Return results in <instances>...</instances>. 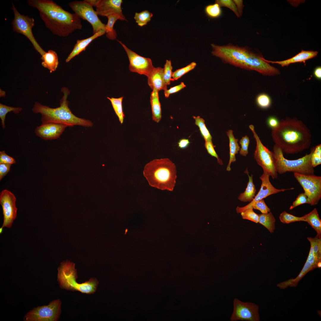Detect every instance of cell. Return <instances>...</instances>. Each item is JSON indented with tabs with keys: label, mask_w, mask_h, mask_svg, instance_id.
Returning a JSON list of instances; mask_svg holds the SVG:
<instances>
[{
	"label": "cell",
	"mask_w": 321,
	"mask_h": 321,
	"mask_svg": "<svg viewBox=\"0 0 321 321\" xmlns=\"http://www.w3.org/2000/svg\"><path fill=\"white\" fill-rule=\"evenodd\" d=\"M212 54L223 62L237 67L256 71L264 75L280 74L279 70L271 66L259 51L247 46L240 47L231 43L224 45L212 44Z\"/></svg>",
	"instance_id": "obj_1"
},
{
	"label": "cell",
	"mask_w": 321,
	"mask_h": 321,
	"mask_svg": "<svg viewBox=\"0 0 321 321\" xmlns=\"http://www.w3.org/2000/svg\"><path fill=\"white\" fill-rule=\"evenodd\" d=\"M36 8L46 27L54 34L63 37L82 28L80 18L75 13L63 9L52 0H27Z\"/></svg>",
	"instance_id": "obj_2"
},
{
	"label": "cell",
	"mask_w": 321,
	"mask_h": 321,
	"mask_svg": "<svg viewBox=\"0 0 321 321\" xmlns=\"http://www.w3.org/2000/svg\"><path fill=\"white\" fill-rule=\"evenodd\" d=\"M271 136L275 144L287 154L301 152L309 148L311 143L309 130L296 118L281 120L272 129Z\"/></svg>",
	"instance_id": "obj_3"
},
{
	"label": "cell",
	"mask_w": 321,
	"mask_h": 321,
	"mask_svg": "<svg viewBox=\"0 0 321 321\" xmlns=\"http://www.w3.org/2000/svg\"><path fill=\"white\" fill-rule=\"evenodd\" d=\"M63 95L60 100V106L52 108L43 105L37 102L35 103L32 110L34 113H39L41 115L42 124L54 123L63 124L71 127L75 125L86 127H92L93 123L90 120L80 118L75 116L68 106L67 100L70 91L66 87L61 89Z\"/></svg>",
	"instance_id": "obj_4"
},
{
	"label": "cell",
	"mask_w": 321,
	"mask_h": 321,
	"mask_svg": "<svg viewBox=\"0 0 321 321\" xmlns=\"http://www.w3.org/2000/svg\"><path fill=\"white\" fill-rule=\"evenodd\" d=\"M143 175L152 187L172 191L177 178L176 167L168 158L154 159L147 163Z\"/></svg>",
	"instance_id": "obj_5"
},
{
	"label": "cell",
	"mask_w": 321,
	"mask_h": 321,
	"mask_svg": "<svg viewBox=\"0 0 321 321\" xmlns=\"http://www.w3.org/2000/svg\"><path fill=\"white\" fill-rule=\"evenodd\" d=\"M58 270L57 279L62 288L86 294H92L96 291L98 284L96 278H92L81 284L76 281L77 274L74 263L68 260L64 261L61 263Z\"/></svg>",
	"instance_id": "obj_6"
},
{
	"label": "cell",
	"mask_w": 321,
	"mask_h": 321,
	"mask_svg": "<svg viewBox=\"0 0 321 321\" xmlns=\"http://www.w3.org/2000/svg\"><path fill=\"white\" fill-rule=\"evenodd\" d=\"M314 147L311 148L309 154L297 159L289 160L284 157L281 149L274 144L273 152L276 160V169L278 173L282 174L287 172H291L305 175H314V168L311 161Z\"/></svg>",
	"instance_id": "obj_7"
},
{
	"label": "cell",
	"mask_w": 321,
	"mask_h": 321,
	"mask_svg": "<svg viewBox=\"0 0 321 321\" xmlns=\"http://www.w3.org/2000/svg\"><path fill=\"white\" fill-rule=\"evenodd\" d=\"M249 128L252 132L256 142L254 154L255 159L263 170L268 172L273 179H277L278 174L276 169V160L273 152L262 143L255 130L254 125H251Z\"/></svg>",
	"instance_id": "obj_8"
},
{
	"label": "cell",
	"mask_w": 321,
	"mask_h": 321,
	"mask_svg": "<svg viewBox=\"0 0 321 321\" xmlns=\"http://www.w3.org/2000/svg\"><path fill=\"white\" fill-rule=\"evenodd\" d=\"M12 3V9L14 17L11 24L13 30L25 36L31 42L35 49L42 56L46 52L41 48L34 38L32 31L35 25L34 20L32 18L21 14Z\"/></svg>",
	"instance_id": "obj_9"
},
{
	"label": "cell",
	"mask_w": 321,
	"mask_h": 321,
	"mask_svg": "<svg viewBox=\"0 0 321 321\" xmlns=\"http://www.w3.org/2000/svg\"><path fill=\"white\" fill-rule=\"evenodd\" d=\"M68 5L80 18L86 21L90 24L92 27L93 34L101 29H105L106 25L99 18L93 7L85 0L72 1L69 2Z\"/></svg>",
	"instance_id": "obj_10"
},
{
	"label": "cell",
	"mask_w": 321,
	"mask_h": 321,
	"mask_svg": "<svg viewBox=\"0 0 321 321\" xmlns=\"http://www.w3.org/2000/svg\"><path fill=\"white\" fill-rule=\"evenodd\" d=\"M295 178L302 187L308 197V204L315 205L321 198V177L295 173Z\"/></svg>",
	"instance_id": "obj_11"
},
{
	"label": "cell",
	"mask_w": 321,
	"mask_h": 321,
	"mask_svg": "<svg viewBox=\"0 0 321 321\" xmlns=\"http://www.w3.org/2000/svg\"><path fill=\"white\" fill-rule=\"evenodd\" d=\"M61 302L59 299L51 302L48 305L38 306L25 315L26 321H55L57 320L61 311Z\"/></svg>",
	"instance_id": "obj_12"
},
{
	"label": "cell",
	"mask_w": 321,
	"mask_h": 321,
	"mask_svg": "<svg viewBox=\"0 0 321 321\" xmlns=\"http://www.w3.org/2000/svg\"><path fill=\"white\" fill-rule=\"evenodd\" d=\"M259 306L254 303L243 302L237 298L233 300V310L231 321H259Z\"/></svg>",
	"instance_id": "obj_13"
},
{
	"label": "cell",
	"mask_w": 321,
	"mask_h": 321,
	"mask_svg": "<svg viewBox=\"0 0 321 321\" xmlns=\"http://www.w3.org/2000/svg\"><path fill=\"white\" fill-rule=\"evenodd\" d=\"M125 50L128 57L130 70L132 72L144 75L147 77L155 67L149 58L142 56L128 48L122 42L117 40Z\"/></svg>",
	"instance_id": "obj_14"
},
{
	"label": "cell",
	"mask_w": 321,
	"mask_h": 321,
	"mask_svg": "<svg viewBox=\"0 0 321 321\" xmlns=\"http://www.w3.org/2000/svg\"><path fill=\"white\" fill-rule=\"evenodd\" d=\"M16 198L10 191L7 189L0 193V204L3 215V222L1 227L10 228L17 216V209L16 206Z\"/></svg>",
	"instance_id": "obj_15"
},
{
	"label": "cell",
	"mask_w": 321,
	"mask_h": 321,
	"mask_svg": "<svg viewBox=\"0 0 321 321\" xmlns=\"http://www.w3.org/2000/svg\"><path fill=\"white\" fill-rule=\"evenodd\" d=\"M270 176L268 172L263 170V174L259 177L262 181V184L258 193L255 196L253 200L246 205L243 207H237L236 209V212L237 213H241L247 209H252V206L254 203L263 199L272 194L294 189L293 188L288 189L276 188L270 183L269 180Z\"/></svg>",
	"instance_id": "obj_16"
},
{
	"label": "cell",
	"mask_w": 321,
	"mask_h": 321,
	"mask_svg": "<svg viewBox=\"0 0 321 321\" xmlns=\"http://www.w3.org/2000/svg\"><path fill=\"white\" fill-rule=\"evenodd\" d=\"M68 125L63 124L48 123L42 124L34 130L36 135L45 140L57 139Z\"/></svg>",
	"instance_id": "obj_17"
},
{
	"label": "cell",
	"mask_w": 321,
	"mask_h": 321,
	"mask_svg": "<svg viewBox=\"0 0 321 321\" xmlns=\"http://www.w3.org/2000/svg\"><path fill=\"white\" fill-rule=\"evenodd\" d=\"M122 0H98L96 11L98 15L106 17L114 14L123 15Z\"/></svg>",
	"instance_id": "obj_18"
},
{
	"label": "cell",
	"mask_w": 321,
	"mask_h": 321,
	"mask_svg": "<svg viewBox=\"0 0 321 321\" xmlns=\"http://www.w3.org/2000/svg\"><path fill=\"white\" fill-rule=\"evenodd\" d=\"M105 33V29H103L88 38L77 40L73 50L66 59V62H69L74 57L78 55L82 51H85L86 47L94 40Z\"/></svg>",
	"instance_id": "obj_19"
},
{
	"label": "cell",
	"mask_w": 321,
	"mask_h": 321,
	"mask_svg": "<svg viewBox=\"0 0 321 321\" xmlns=\"http://www.w3.org/2000/svg\"><path fill=\"white\" fill-rule=\"evenodd\" d=\"M163 68L160 67H155L151 74L147 77V83L152 89L158 92L167 89L163 75Z\"/></svg>",
	"instance_id": "obj_20"
},
{
	"label": "cell",
	"mask_w": 321,
	"mask_h": 321,
	"mask_svg": "<svg viewBox=\"0 0 321 321\" xmlns=\"http://www.w3.org/2000/svg\"><path fill=\"white\" fill-rule=\"evenodd\" d=\"M318 54V52L317 51L302 50L300 52L293 57L285 60L279 61H273L267 60V61L269 63L277 64L280 65L282 67L288 66L291 64L298 62H303L305 64L306 61L315 57L317 56Z\"/></svg>",
	"instance_id": "obj_21"
},
{
	"label": "cell",
	"mask_w": 321,
	"mask_h": 321,
	"mask_svg": "<svg viewBox=\"0 0 321 321\" xmlns=\"http://www.w3.org/2000/svg\"><path fill=\"white\" fill-rule=\"evenodd\" d=\"M150 101L152 113V119L157 123H159L162 117L161 106L159 100L158 92L153 89L150 97Z\"/></svg>",
	"instance_id": "obj_22"
},
{
	"label": "cell",
	"mask_w": 321,
	"mask_h": 321,
	"mask_svg": "<svg viewBox=\"0 0 321 321\" xmlns=\"http://www.w3.org/2000/svg\"><path fill=\"white\" fill-rule=\"evenodd\" d=\"M42 65L49 70L50 73L55 71L59 64L58 58L56 53L54 51L50 50L42 56Z\"/></svg>",
	"instance_id": "obj_23"
},
{
	"label": "cell",
	"mask_w": 321,
	"mask_h": 321,
	"mask_svg": "<svg viewBox=\"0 0 321 321\" xmlns=\"http://www.w3.org/2000/svg\"><path fill=\"white\" fill-rule=\"evenodd\" d=\"M233 130H229L226 132V134L229 140V146L230 149L229 159V163L226 167V170L227 171L231 170V165L232 163L235 162L236 160L235 155L240 151V146L238 143V139H236L233 133Z\"/></svg>",
	"instance_id": "obj_24"
},
{
	"label": "cell",
	"mask_w": 321,
	"mask_h": 321,
	"mask_svg": "<svg viewBox=\"0 0 321 321\" xmlns=\"http://www.w3.org/2000/svg\"><path fill=\"white\" fill-rule=\"evenodd\" d=\"M107 17L108 21L105 28L106 36L109 39L114 40L116 39L117 37L116 31L114 28L115 23L118 20L122 21H127V20L123 14H114Z\"/></svg>",
	"instance_id": "obj_25"
},
{
	"label": "cell",
	"mask_w": 321,
	"mask_h": 321,
	"mask_svg": "<svg viewBox=\"0 0 321 321\" xmlns=\"http://www.w3.org/2000/svg\"><path fill=\"white\" fill-rule=\"evenodd\" d=\"M303 216L305 222H307L316 231L317 233L316 236L321 238V220L317 209L314 208L311 211Z\"/></svg>",
	"instance_id": "obj_26"
},
{
	"label": "cell",
	"mask_w": 321,
	"mask_h": 321,
	"mask_svg": "<svg viewBox=\"0 0 321 321\" xmlns=\"http://www.w3.org/2000/svg\"><path fill=\"white\" fill-rule=\"evenodd\" d=\"M246 171L248 175V182L245 191L240 194L238 197V199L244 202H251L255 196L256 189L253 182V175H251L250 176L248 174V171Z\"/></svg>",
	"instance_id": "obj_27"
},
{
	"label": "cell",
	"mask_w": 321,
	"mask_h": 321,
	"mask_svg": "<svg viewBox=\"0 0 321 321\" xmlns=\"http://www.w3.org/2000/svg\"><path fill=\"white\" fill-rule=\"evenodd\" d=\"M258 223L266 228L271 233H273L275 229L276 219L270 211L266 213L259 214Z\"/></svg>",
	"instance_id": "obj_28"
},
{
	"label": "cell",
	"mask_w": 321,
	"mask_h": 321,
	"mask_svg": "<svg viewBox=\"0 0 321 321\" xmlns=\"http://www.w3.org/2000/svg\"><path fill=\"white\" fill-rule=\"evenodd\" d=\"M123 97V96L118 98L107 97V98L110 101L115 114L121 124L123 122L125 117L123 111L122 104Z\"/></svg>",
	"instance_id": "obj_29"
},
{
	"label": "cell",
	"mask_w": 321,
	"mask_h": 321,
	"mask_svg": "<svg viewBox=\"0 0 321 321\" xmlns=\"http://www.w3.org/2000/svg\"><path fill=\"white\" fill-rule=\"evenodd\" d=\"M195 124L198 127L201 135L205 141H212V137L207 128L204 120L199 116H193Z\"/></svg>",
	"instance_id": "obj_30"
},
{
	"label": "cell",
	"mask_w": 321,
	"mask_h": 321,
	"mask_svg": "<svg viewBox=\"0 0 321 321\" xmlns=\"http://www.w3.org/2000/svg\"><path fill=\"white\" fill-rule=\"evenodd\" d=\"M152 16V13L145 10L139 13L135 12L134 18L138 25L142 27L146 25L150 21Z\"/></svg>",
	"instance_id": "obj_31"
},
{
	"label": "cell",
	"mask_w": 321,
	"mask_h": 321,
	"mask_svg": "<svg viewBox=\"0 0 321 321\" xmlns=\"http://www.w3.org/2000/svg\"><path fill=\"white\" fill-rule=\"evenodd\" d=\"M22 110L21 107H15L9 106L0 104V118L1 120L2 126L3 129L5 128V120L6 114L9 112L12 111L15 114H18Z\"/></svg>",
	"instance_id": "obj_32"
},
{
	"label": "cell",
	"mask_w": 321,
	"mask_h": 321,
	"mask_svg": "<svg viewBox=\"0 0 321 321\" xmlns=\"http://www.w3.org/2000/svg\"><path fill=\"white\" fill-rule=\"evenodd\" d=\"M205 11L207 15L212 18H218L222 13L221 7L215 3L207 6L205 8Z\"/></svg>",
	"instance_id": "obj_33"
},
{
	"label": "cell",
	"mask_w": 321,
	"mask_h": 321,
	"mask_svg": "<svg viewBox=\"0 0 321 321\" xmlns=\"http://www.w3.org/2000/svg\"><path fill=\"white\" fill-rule=\"evenodd\" d=\"M196 65L195 62H193L184 67L176 70L172 72L173 79L174 80H177L186 73L193 69Z\"/></svg>",
	"instance_id": "obj_34"
},
{
	"label": "cell",
	"mask_w": 321,
	"mask_h": 321,
	"mask_svg": "<svg viewBox=\"0 0 321 321\" xmlns=\"http://www.w3.org/2000/svg\"><path fill=\"white\" fill-rule=\"evenodd\" d=\"M279 218L280 221L284 224H288L297 221H305L303 216L297 217L288 213L285 211H283L280 214Z\"/></svg>",
	"instance_id": "obj_35"
},
{
	"label": "cell",
	"mask_w": 321,
	"mask_h": 321,
	"mask_svg": "<svg viewBox=\"0 0 321 321\" xmlns=\"http://www.w3.org/2000/svg\"><path fill=\"white\" fill-rule=\"evenodd\" d=\"M172 66L170 60H166L163 68V75L166 85H169L172 77Z\"/></svg>",
	"instance_id": "obj_36"
},
{
	"label": "cell",
	"mask_w": 321,
	"mask_h": 321,
	"mask_svg": "<svg viewBox=\"0 0 321 321\" xmlns=\"http://www.w3.org/2000/svg\"><path fill=\"white\" fill-rule=\"evenodd\" d=\"M307 239L310 243L314 253L317 256L321 258V238L316 236L313 238L308 237Z\"/></svg>",
	"instance_id": "obj_37"
},
{
	"label": "cell",
	"mask_w": 321,
	"mask_h": 321,
	"mask_svg": "<svg viewBox=\"0 0 321 321\" xmlns=\"http://www.w3.org/2000/svg\"><path fill=\"white\" fill-rule=\"evenodd\" d=\"M256 102L257 105L262 108H267L270 107L271 100L270 96L265 93H261L257 97Z\"/></svg>",
	"instance_id": "obj_38"
},
{
	"label": "cell",
	"mask_w": 321,
	"mask_h": 321,
	"mask_svg": "<svg viewBox=\"0 0 321 321\" xmlns=\"http://www.w3.org/2000/svg\"><path fill=\"white\" fill-rule=\"evenodd\" d=\"M311 165L314 168L321 164V145L319 144L314 147L311 157Z\"/></svg>",
	"instance_id": "obj_39"
},
{
	"label": "cell",
	"mask_w": 321,
	"mask_h": 321,
	"mask_svg": "<svg viewBox=\"0 0 321 321\" xmlns=\"http://www.w3.org/2000/svg\"><path fill=\"white\" fill-rule=\"evenodd\" d=\"M215 3L218 4L220 7H225L231 10L238 18H240L236 6L233 0H216Z\"/></svg>",
	"instance_id": "obj_40"
},
{
	"label": "cell",
	"mask_w": 321,
	"mask_h": 321,
	"mask_svg": "<svg viewBox=\"0 0 321 321\" xmlns=\"http://www.w3.org/2000/svg\"><path fill=\"white\" fill-rule=\"evenodd\" d=\"M240 213L243 219L248 220L255 223H258L259 214L254 212L253 209H247Z\"/></svg>",
	"instance_id": "obj_41"
},
{
	"label": "cell",
	"mask_w": 321,
	"mask_h": 321,
	"mask_svg": "<svg viewBox=\"0 0 321 321\" xmlns=\"http://www.w3.org/2000/svg\"><path fill=\"white\" fill-rule=\"evenodd\" d=\"M204 146L208 153L212 157L215 158L219 164L222 165L223 164L222 161L220 159L215 152L214 149L215 146L212 141H205Z\"/></svg>",
	"instance_id": "obj_42"
},
{
	"label": "cell",
	"mask_w": 321,
	"mask_h": 321,
	"mask_svg": "<svg viewBox=\"0 0 321 321\" xmlns=\"http://www.w3.org/2000/svg\"><path fill=\"white\" fill-rule=\"evenodd\" d=\"M253 209L260 211L262 213H266L270 212V209L266 204L263 199L257 201L252 206Z\"/></svg>",
	"instance_id": "obj_43"
},
{
	"label": "cell",
	"mask_w": 321,
	"mask_h": 321,
	"mask_svg": "<svg viewBox=\"0 0 321 321\" xmlns=\"http://www.w3.org/2000/svg\"><path fill=\"white\" fill-rule=\"evenodd\" d=\"M305 203L308 204V197L304 193H300L290 206L289 209L292 210L298 206Z\"/></svg>",
	"instance_id": "obj_44"
},
{
	"label": "cell",
	"mask_w": 321,
	"mask_h": 321,
	"mask_svg": "<svg viewBox=\"0 0 321 321\" xmlns=\"http://www.w3.org/2000/svg\"><path fill=\"white\" fill-rule=\"evenodd\" d=\"M186 86V85L183 82H181L180 84L170 88L169 89H167L164 91V93L166 97L167 98L171 94L177 92Z\"/></svg>",
	"instance_id": "obj_45"
},
{
	"label": "cell",
	"mask_w": 321,
	"mask_h": 321,
	"mask_svg": "<svg viewBox=\"0 0 321 321\" xmlns=\"http://www.w3.org/2000/svg\"><path fill=\"white\" fill-rule=\"evenodd\" d=\"M0 163L12 164H15L16 161L14 158L8 155L4 151H3L0 152Z\"/></svg>",
	"instance_id": "obj_46"
},
{
	"label": "cell",
	"mask_w": 321,
	"mask_h": 321,
	"mask_svg": "<svg viewBox=\"0 0 321 321\" xmlns=\"http://www.w3.org/2000/svg\"><path fill=\"white\" fill-rule=\"evenodd\" d=\"M12 164L0 163V180L9 172Z\"/></svg>",
	"instance_id": "obj_47"
},
{
	"label": "cell",
	"mask_w": 321,
	"mask_h": 321,
	"mask_svg": "<svg viewBox=\"0 0 321 321\" xmlns=\"http://www.w3.org/2000/svg\"><path fill=\"white\" fill-rule=\"evenodd\" d=\"M235 3L239 14L240 17L242 15L243 8L244 5L243 4V1L242 0H233Z\"/></svg>",
	"instance_id": "obj_48"
},
{
	"label": "cell",
	"mask_w": 321,
	"mask_h": 321,
	"mask_svg": "<svg viewBox=\"0 0 321 321\" xmlns=\"http://www.w3.org/2000/svg\"><path fill=\"white\" fill-rule=\"evenodd\" d=\"M190 143L191 142L188 139L182 138L178 141L177 145L179 148L184 149L187 148Z\"/></svg>",
	"instance_id": "obj_49"
},
{
	"label": "cell",
	"mask_w": 321,
	"mask_h": 321,
	"mask_svg": "<svg viewBox=\"0 0 321 321\" xmlns=\"http://www.w3.org/2000/svg\"><path fill=\"white\" fill-rule=\"evenodd\" d=\"M279 122L277 119L273 117H269L268 119V123L272 129L276 128L278 125Z\"/></svg>",
	"instance_id": "obj_50"
},
{
	"label": "cell",
	"mask_w": 321,
	"mask_h": 321,
	"mask_svg": "<svg viewBox=\"0 0 321 321\" xmlns=\"http://www.w3.org/2000/svg\"><path fill=\"white\" fill-rule=\"evenodd\" d=\"M248 144L241 145V148L240 150V154L244 156H246L248 153Z\"/></svg>",
	"instance_id": "obj_51"
},
{
	"label": "cell",
	"mask_w": 321,
	"mask_h": 321,
	"mask_svg": "<svg viewBox=\"0 0 321 321\" xmlns=\"http://www.w3.org/2000/svg\"><path fill=\"white\" fill-rule=\"evenodd\" d=\"M314 75L315 77L318 79H321V67L320 66H318L314 69Z\"/></svg>",
	"instance_id": "obj_52"
},
{
	"label": "cell",
	"mask_w": 321,
	"mask_h": 321,
	"mask_svg": "<svg viewBox=\"0 0 321 321\" xmlns=\"http://www.w3.org/2000/svg\"><path fill=\"white\" fill-rule=\"evenodd\" d=\"M249 139L247 136H245L242 137L239 141V143L241 145L243 144L249 145Z\"/></svg>",
	"instance_id": "obj_53"
},
{
	"label": "cell",
	"mask_w": 321,
	"mask_h": 321,
	"mask_svg": "<svg viewBox=\"0 0 321 321\" xmlns=\"http://www.w3.org/2000/svg\"><path fill=\"white\" fill-rule=\"evenodd\" d=\"M85 1L89 4L92 6L96 7L98 0H85Z\"/></svg>",
	"instance_id": "obj_54"
},
{
	"label": "cell",
	"mask_w": 321,
	"mask_h": 321,
	"mask_svg": "<svg viewBox=\"0 0 321 321\" xmlns=\"http://www.w3.org/2000/svg\"><path fill=\"white\" fill-rule=\"evenodd\" d=\"M321 267V261L319 262L317 264V267L320 268Z\"/></svg>",
	"instance_id": "obj_55"
}]
</instances>
